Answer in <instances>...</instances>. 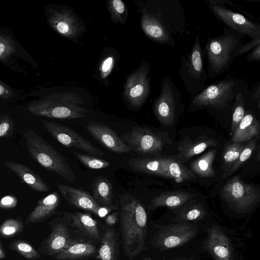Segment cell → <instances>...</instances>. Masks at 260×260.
Returning <instances> with one entry per match:
<instances>
[{
	"instance_id": "1",
	"label": "cell",
	"mask_w": 260,
	"mask_h": 260,
	"mask_svg": "<svg viewBox=\"0 0 260 260\" xmlns=\"http://www.w3.org/2000/svg\"><path fill=\"white\" fill-rule=\"evenodd\" d=\"M141 14L140 25L152 41L176 46L174 37L181 38L186 30L184 9L177 0H135Z\"/></svg>"
},
{
	"instance_id": "2",
	"label": "cell",
	"mask_w": 260,
	"mask_h": 260,
	"mask_svg": "<svg viewBox=\"0 0 260 260\" xmlns=\"http://www.w3.org/2000/svg\"><path fill=\"white\" fill-rule=\"evenodd\" d=\"M118 204L123 250L132 259L146 249L147 213L140 201L129 194L119 196Z\"/></svg>"
},
{
	"instance_id": "3",
	"label": "cell",
	"mask_w": 260,
	"mask_h": 260,
	"mask_svg": "<svg viewBox=\"0 0 260 260\" xmlns=\"http://www.w3.org/2000/svg\"><path fill=\"white\" fill-rule=\"evenodd\" d=\"M217 37L209 36L204 51L208 62V77L214 78L227 71L244 44L239 34L224 27Z\"/></svg>"
},
{
	"instance_id": "4",
	"label": "cell",
	"mask_w": 260,
	"mask_h": 260,
	"mask_svg": "<svg viewBox=\"0 0 260 260\" xmlns=\"http://www.w3.org/2000/svg\"><path fill=\"white\" fill-rule=\"evenodd\" d=\"M29 155L45 169L53 172L65 181L74 183L76 177L66 158L35 132H23Z\"/></svg>"
},
{
	"instance_id": "5",
	"label": "cell",
	"mask_w": 260,
	"mask_h": 260,
	"mask_svg": "<svg viewBox=\"0 0 260 260\" xmlns=\"http://www.w3.org/2000/svg\"><path fill=\"white\" fill-rule=\"evenodd\" d=\"M83 101L71 93L52 94L26 107L31 114L52 118L73 119L87 117V110L80 106Z\"/></svg>"
},
{
	"instance_id": "6",
	"label": "cell",
	"mask_w": 260,
	"mask_h": 260,
	"mask_svg": "<svg viewBox=\"0 0 260 260\" xmlns=\"http://www.w3.org/2000/svg\"><path fill=\"white\" fill-rule=\"evenodd\" d=\"M244 86L241 79L231 76L226 77L193 96L190 109L192 111L203 108L225 110L234 103L237 94Z\"/></svg>"
},
{
	"instance_id": "7",
	"label": "cell",
	"mask_w": 260,
	"mask_h": 260,
	"mask_svg": "<svg viewBox=\"0 0 260 260\" xmlns=\"http://www.w3.org/2000/svg\"><path fill=\"white\" fill-rule=\"evenodd\" d=\"M49 224L51 233L38 250L41 255L52 256L76 243L87 241L74 226L67 211L58 214Z\"/></svg>"
},
{
	"instance_id": "8",
	"label": "cell",
	"mask_w": 260,
	"mask_h": 260,
	"mask_svg": "<svg viewBox=\"0 0 260 260\" xmlns=\"http://www.w3.org/2000/svg\"><path fill=\"white\" fill-rule=\"evenodd\" d=\"M203 53L200 37L197 36L190 52L181 57L178 74L184 87L192 96L205 88L208 77L204 67Z\"/></svg>"
},
{
	"instance_id": "9",
	"label": "cell",
	"mask_w": 260,
	"mask_h": 260,
	"mask_svg": "<svg viewBox=\"0 0 260 260\" xmlns=\"http://www.w3.org/2000/svg\"><path fill=\"white\" fill-rule=\"evenodd\" d=\"M182 107L180 90L169 76H164L161 82L159 95L153 105L155 117L162 124L171 126Z\"/></svg>"
},
{
	"instance_id": "10",
	"label": "cell",
	"mask_w": 260,
	"mask_h": 260,
	"mask_svg": "<svg viewBox=\"0 0 260 260\" xmlns=\"http://www.w3.org/2000/svg\"><path fill=\"white\" fill-rule=\"evenodd\" d=\"M150 67L143 60L138 68L125 76L123 98L126 104L135 109H140L150 93Z\"/></svg>"
},
{
	"instance_id": "11",
	"label": "cell",
	"mask_w": 260,
	"mask_h": 260,
	"mask_svg": "<svg viewBox=\"0 0 260 260\" xmlns=\"http://www.w3.org/2000/svg\"><path fill=\"white\" fill-rule=\"evenodd\" d=\"M221 194L233 209L241 213L248 212L260 201V189L246 184L238 176L226 182Z\"/></svg>"
},
{
	"instance_id": "12",
	"label": "cell",
	"mask_w": 260,
	"mask_h": 260,
	"mask_svg": "<svg viewBox=\"0 0 260 260\" xmlns=\"http://www.w3.org/2000/svg\"><path fill=\"white\" fill-rule=\"evenodd\" d=\"M212 14L229 28L238 34L247 36L251 40L260 38V24L247 16L227 9L219 0L206 1Z\"/></svg>"
},
{
	"instance_id": "13",
	"label": "cell",
	"mask_w": 260,
	"mask_h": 260,
	"mask_svg": "<svg viewBox=\"0 0 260 260\" xmlns=\"http://www.w3.org/2000/svg\"><path fill=\"white\" fill-rule=\"evenodd\" d=\"M42 124L51 135L62 145L81 149L97 157L104 155L101 150L94 146L70 127L54 121L45 120L42 121Z\"/></svg>"
},
{
	"instance_id": "14",
	"label": "cell",
	"mask_w": 260,
	"mask_h": 260,
	"mask_svg": "<svg viewBox=\"0 0 260 260\" xmlns=\"http://www.w3.org/2000/svg\"><path fill=\"white\" fill-rule=\"evenodd\" d=\"M121 139L131 148L142 154H156L161 152L165 146L164 140L153 132L142 127H135L123 134Z\"/></svg>"
},
{
	"instance_id": "15",
	"label": "cell",
	"mask_w": 260,
	"mask_h": 260,
	"mask_svg": "<svg viewBox=\"0 0 260 260\" xmlns=\"http://www.w3.org/2000/svg\"><path fill=\"white\" fill-rule=\"evenodd\" d=\"M197 231V227L189 224L167 225L158 231L154 243L157 248L161 250L178 247L192 239Z\"/></svg>"
},
{
	"instance_id": "16",
	"label": "cell",
	"mask_w": 260,
	"mask_h": 260,
	"mask_svg": "<svg viewBox=\"0 0 260 260\" xmlns=\"http://www.w3.org/2000/svg\"><path fill=\"white\" fill-rule=\"evenodd\" d=\"M61 195L72 207L104 217L113 209L100 205L88 192L63 184L58 185Z\"/></svg>"
},
{
	"instance_id": "17",
	"label": "cell",
	"mask_w": 260,
	"mask_h": 260,
	"mask_svg": "<svg viewBox=\"0 0 260 260\" xmlns=\"http://www.w3.org/2000/svg\"><path fill=\"white\" fill-rule=\"evenodd\" d=\"M90 135L106 149L116 153H124L131 151L117 134L108 126L91 121L86 126Z\"/></svg>"
},
{
	"instance_id": "18",
	"label": "cell",
	"mask_w": 260,
	"mask_h": 260,
	"mask_svg": "<svg viewBox=\"0 0 260 260\" xmlns=\"http://www.w3.org/2000/svg\"><path fill=\"white\" fill-rule=\"evenodd\" d=\"M205 247L215 260L233 259V251L229 239L217 225L209 229Z\"/></svg>"
},
{
	"instance_id": "19",
	"label": "cell",
	"mask_w": 260,
	"mask_h": 260,
	"mask_svg": "<svg viewBox=\"0 0 260 260\" xmlns=\"http://www.w3.org/2000/svg\"><path fill=\"white\" fill-rule=\"evenodd\" d=\"M60 202V196L56 191L39 200L36 207L26 217L25 224L44 221L56 212Z\"/></svg>"
},
{
	"instance_id": "20",
	"label": "cell",
	"mask_w": 260,
	"mask_h": 260,
	"mask_svg": "<svg viewBox=\"0 0 260 260\" xmlns=\"http://www.w3.org/2000/svg\"><path fill=\"white\" fill-rule=\"evenodd\" d=\"M5 166L32 189L41 192L49 191V187L42 178L26 166L11 160L5 161Z\"/></svg>"
},
{
	"instance_id": "21",
	"label": "cell",
	"mask_w": 260,
	"mask_h": 260,
	"mask_svg": "<svg viewBox=\"0 0 260 260\" xmlns=\"http://www.w3.org/2000/svg\"><path fill=\"white\" fill-rule=\"evenodd\" d=\"M69 213L73 225L86 239L93 242L101 240L98 221L90 213L80 212Z\"/></svg>"
},
{
	"instance_id": "22",
	"label": "cell",
	"mask_w": 260,
	"mask_h": 260,
	"mask_svg": "<svg viewBox=\"0 0 260 260\" xmlns=\"http://www.w3.org/2000/svg\"><path fill=\"white\" fill-rule=\"evenodd\" d=\"M130 167L136 171L169 178L165 157L132 158L128 160Z\"/></svg>"
},
{
	"instance_id": "23",
	"label": "cell",
	"mask_w": 260,
	"mask_h": 260,
	"mask_svg": "<svg viewBox=\"0 0 260 260\" xmlns=\"http://www.w3.org/2000/svg\"><path fill=\"white\" fill-rule=\"evenodd\" d=\"M259 134L260 124L258 120L252 113H247L233 133L231 142L242 143L249 141Z\"/></svg>"
},
{
	"instance_id": "24",
	"label": "cell",
	"mask_w": 260,
	"mask_h": 260,
	"mask_svg": "<svg viewBox=\"0 0 260 260\" xmlns=\"http://www.w3.org/2000/svg\"><path fill=\"white\" fill-rule=\"evenodd\" d=\"M93 197L102 206L115 210L113 203L112 185L105 177L100 176L94 179L91 184Z\"/></svg>"
},
{
	"instance_id": "25",
	"label": "cell",
	"mask_w": 260,
	"mask_h": 260,
	"mask_svg": "<svg viewBox=\"0 0 260 260\" xmlns=\"http://www.w3.org/2000/svg\"><path fill=\"white\" fill-rule=\"evenodd\" d=\"M218 143L213 138L204 137L191 140L186 138L178 147L179 158L187 160L191 157L204 151L209 147L215 146Z\"/></svg>"
},
{
	"instance_id": "26",
	"label": "cell",
	"mask_w": 260,
	"mask_h": 260,
	"mask_svg": "<svg viewBox=\"0 0 260 260\" xmlns=\"http://www.w3.org/2000/svg\"><path fill=\"white\" fill-rule=\"evenodd\" d=\"M194 195L182 191L164 192L155 197L149 204L150 209L159 207H166L171 209L177 208L190 200Z\"/></svg>"
},
{
	"instance_id": "27",
	"label": "cell",
	"mask_w": 260,
	"mask_h": 260,
	"mask_svg": "<svg viewBox=\"0 0 260 260\" xmlns=\"http://www.w3.org/2000/svg\"><path fill=\"white\" fill-rule=\"evenodd\" d=\"M96 247L89 241L76 243L52 256L58 260H78L90 257L97 253Z\"/></svg>"
},
{
	"instance_id": "28",
	"label": "cell",
	"mask_w": 260,
	"mask_h": 260,
	"mask_svg": "<svg viewBox=\"0 0 260 260\" xmlns=\"http://www.w3.org/2000/svg\"><path fill=\"white\" fill-rule=\"evenodd\" d=\"M118 249V238L114 230L108 229L101 239L98 250V260H116Z\"/></svg>"
},
{
	"instance_id": "29",
	"label": "cell",
	"mask_w": 260,
	"mask_h": 260,
	"mask_svg": "<svg viewBox=\"0 0 260 260\" xmlns=\"http://www.w3.org/2000/svg\"><path fill=\"white\" fill-rule=\"evenodd\" d=\"M165 161L169 178L178 183L196 179L194 173L180 161L171 157H165Z\"/></svg>"
},
{
	"instance_id": "30",
	"label": "cell",
	"mask_w": 260,
	"mask_h": 260,
	"mask_svg": "<svg viewBox=\"0 0 260 260\" xmlns=\"http://www.w3.org/2000/svg\"><path fill=\"white\" fill-rule=\"evenodd\" d=\"M217 150L212 149L192 161L190 170L201 178H210L216 176L212 167Z\"/></svg>"
},
{
	"instance_id": "31",
	"label": "cell",
	"mask_w": 260,
	"mask_h": 260,
	"mask_svg": "<svg viewBox=\"0 0 260 260\" xmlns=\"http://www.w3.org/2000/svg\"><path fill=\"white\" fill-rule=\"evenodd\" d=\"M50 22L59 33L73 37L77 32L78 26L74 18L66 13H55L50 19Z\"/></svg>"
},
{
	"instance_id": "32",
	"label": "cell",
	"mask_w": 260,
	"mask_h": 260,
	"mask_svg": "<svg viewBox=\"0 0 260 260\" xmlns=\"http://www.w3.org/2000/svg\"><path fill=\"white\" fill-rule=\"evenodd\" d=\"M246 144L235 142L228 143L222 154L224 173L228 171L236 162Z\"/></svg>"
},
{
	"instance_id": "33",
	"label": "cell",
	"mask_w": 260,
	"mask_h": 260,
	"mask_svg": "<svg viewBox=\"0 0 260 260\" xmlns=\"http://www.w3.org/2000/svg\"><path fill=\"white\" fill-rule=\"evenodd\" d=\"M108 9L111 14V21L115 23L125 24L127 20L128 12L125 3L121 0H112L108 2Z\"/></svg>"
},
{
	"instance_id": "34",
	"label": "cell",
	"mask_w": 260,
	"mask_h": 260,
	"mask_svg": "<svg viewBox=\"0 0 260 260\" xmlns=\"http://www.w3.org/2000/svg\"><path fill=\"white\" fill-rule=\"evenodd\" d=\"M244 88L236 95L233 104L234 111L231 123V132L234 133L245 114Z\"/></svg>"
},
{
	"instance_id": "35",
	"label": "cell",
	"mask_w": 260,
	"mask_h": 260,
	"mask_svg": "<svg viewBox=\"0 0 260 260\" xmlns=\"http://www.w3.org/2000/svg\"><path fill=\"white\" fill-rule=\"evenodd\" d=\"M9 248L21 254L28 259H37L41 257V254L29 243L22 240H15L11 242Z\"/></svg>"
},
{
	"instance_id": "36",
	"label": "cell",
	"mask_w": 260,
	"mask_h": 260,
	"mask_svg": "<svg viewBox=\"0 0 260 260\" xmlns=\"http://www.w3.org/2000/svg\"><path fill=\"white\" fill-rule=\"evenodd\" d=\"M257 144V139L254 138L248 141L241 152L239 157L234 165L226 172L223 173L222 177L225 178L234 173L248 160L254 151Z\"/></svg>"
},
{
	"instance_id": "37",
	"label": "cell",
	"mask_w": 260,
	"mask_h": 260,
	"mask_svg": "<svg viewBox=\"0 0 260 260\" xmlns=\"http://www.w3.org/2000/svg\"><path fill=\"white\" fill-rule=\"evenodd\" d=\"M24 223L20 218H9L4 221L0 227L2 236L10 238L20 234L23 230Z\"/></svg>"
},
{
	"instance_id": "38",
	"label": "cell",
	"mask_w": 260,
	"mask_h": 260,
	"mask_svg": "<svg viewBox=\"0 0 260 260\" xmlns=\"http://www.w3.org/2000/svg\"><path fill=\"white\" fill-rule=\"evenodd\" d=\"M77 159L86 168L92 170L102 169L109 166L108 161L94 156L81 153H74Z\"/></svg>"
},
{
	"instance_id": "39",
	"label": "cell",
	"mask_w": 260,
	"mask_h": 260,
	"mask_svg": "<svg viewBox=\"0 0 260 260\" xmlns=\"http://www.w3.org/2000/svg\"><path fill=\"white\" fill-rule=\"evenodd\" d=\"M205 210L200 204H194L183 209L178 214V217L185 221H197L203 217Z\"/></svg>"
},
{
	"instance_id": "40",
	"label": "cell",
	"mask_w": 260,
	"mask_h": 260,
	"mask_svg": "<svg viewBox=\"0 0 260 260\" xmlns=\"http://www.w3.org/2000/svg\"><path fill=\"white\" fill-rule=\"evenodd\" d=\"M15 50V44L9 37L1 35L0 37V59L7 58Z\"/></svg>"
},
{
	"instance_id": "41",
	"label": "cell",
	"mask_w": 260,
	"mask_h": 260,
	"mask_svg": "<svg viewBox=\"0 0 260 260\" xmlns=\"http://www.w3.org/2000/svg\"><path fill=\"white\" fill-rule=\"evenodd\" d=\"M14 122L10 116L3 115L0 119V138H5L11 137L14 131Z\"/></svg>"
},
{
	"instance_id": "42",
	"label": "cell",
	"mask_w": 260,
	"mask_h": 260,
	"mask_svg": "<svg viewBox=\"0 0 260 260\" xmlns=\"http://www.w3.org/2000/svg\"><path fill=\"white\" fill-rule=\"evenodd\" d=\"M115 63V56L111 55L107 56L102 62L101 71L102 76L105 78L108 76L113 69Z\"/></svg>"
},
{
	"instance_id": "43",
	"label": "cell",
	"mask_w": 260,
	"mask_h": 260,
	"mask_svg": "<svg viewBox=\"0 0 260 260\" xmlns=\"http://www.w3.org/2000/svg\"><path fill=\"white\" fill-rule=\"evenodd\" d=\"M17 199L11 195L3 197L0 202V207L2 209H9L14 208L17 204Z\"/></svg>"
},
{
	"instance_id": "44",
	"label": "cell",
	"mask_w": 260,
	"mask_h": 260,
	"mask_svg": "<svg viewBox=\"0 0 260 260\" xmlns=\"http://www.w3.org/2000/svg\"><path fill=\"white\" fill-rule=\"evenodd\" d=\"M260 44V38L254 40H250L247 43L244 44L236 54V57L249 52L255 47Z\"/></svg>"
},
{
	"instance_id": "45",
	"label": "cell",
	"mask_w": 260,
	"mask_h": 260,
	"mask_svg": "<svg viewBox=\"0 0 260 260\" xmlns=\"http://www.w3.org/2000/svg\"><path fill=\"white\" fill-rule=\"evenodd\" d=\"M246 60L248 62L260 61V44L249 51Z\"/></svg>"
},
{
	"instance_id": "46",
	"label": "cell",
	"mask_w": 260,
	"mask_h": 260,
	"mask_svg": "<svg viewBox=\"0 0 260 260\" xmlns=\"http://www.w3.org/2000/svg\"><path fill=\"white\" fill-rule=\"evenodd\" d=\"M12 91L9 90L8 87L1 82L0 84V95L2 98H8L11 96Z\"/></svg>"
},
{
	"instance_id": "47",
	"label": "cell",
	"mask_w": 260,
	"mask_h": 260,
	"mask_svg": "<svg viewBox=\"0 0 260 260\" xmlns=\"http://www.w3.org/2000/svg\"><path fill=\"white\" fill-rule=\"evenodd\" d=\"M116 214L115 213L109 215L106 219V222L109 224H113L116 221Z\"/></svg>"
},
{
	"instance_id": "48",
	"label": "cell",
	"mask_w": 260,
	"mask_h": 260,
	"mask_svg": "<svg viewBox=\"0 0 260 260\" xmlns=\"http://www.w3.org/2000/svg\"><path fill=\"white\" fill-rule=\"evenodd\" d=\"M253 96L256 100H259L260 99V81L254 90Z\"/></svg>"
},
{
	"instance_id": "49",
	"label": "cell",
	"mask_w": 260,
	"mask_h": 260,
	"mask_svg": "<svg viewBox=\"0 0 260 260\" xmlns=\"http://www.w3.org/2000/svg\"><path fill=\"white\" fill-rule=\"evenodd\" d=\"M6 257V253L3 247V243L0 242V259H3Z\"/></svg>"
},
{
	"instance_id": "50",
	"label": "cell",
	"mask_w": 260,
	"mask_h": 260,
	"mask_svg": "<svg viewBox=\"0 0 260 260\" xmlns=\"http://www.w3.org/2000/svg\"><path fill=\"white\" fill-rule=\"evenodd\" d=\"M257 152V154H256L255 158L256 160L260 161V146L258 148V149Z\"/></svg>"
},
{
	"instance_id": "51",
	"label": "cell",
	"mask_w": 260,
	"mask_h": 260,
	"mask_svg": "<svg viewBox=\"0 0 260 260\" xmlns=\"http://www.w3.org/2000/svg\"><path fill=\"white\" fill-rule=\"evenodd\" d=\"M142 260H152V259L149 257H145L144 258H143Z\"/></svg>"
},
{
	"instance_id": "52",
	"label": "cell",
	"mask_w": 260,
	"mask_h": 260,
	"mask_svg": "<svg viewBox=\"0 0 260 260\" xmlns=\"http://www.w3.org/2000/svg\"><path fill=\"white\" fill-rule=\"evenodd\" d=\"M258 107L259 109L260 110V99L258 100Z\"/></svg>"
},
{
	"instance_id": "53",
	"label": "cell",
	"mask_w": 260,
	"mask_h": 260,
	"mask_svg": "<svg viewBox=\"0 0 260 260\" xmlns=\"http://www.w3.org/2000/svg\"><path fill=\"white\" fill-rule=\"evenodd\" d=\"M259 20H260V15H259Z\"/></svg>"
}]
</instances>
